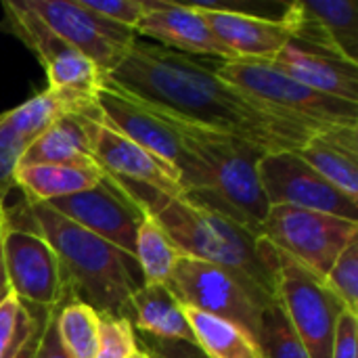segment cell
<instances>
[{"mask_svg": "<svg viewBox=\"0 0 358 358\" xmlns=\"http://www.w3.org/2000/svg\"><path fill=\"white\" fill-rule=\"evenodd\" d=\"M145 10L134 29L136 38H153L162 48L180 55L214 57L216 61H231L229 52L218 44L210 25L193 4L170 0H143Z\"/></svg>", "mask_w": 358, "mask_h": 358, "instance_id": "obj_18", "label": "cell"}, {"mask_svg": "<svg viewBox=\"0 0 358 358\" xmlns=\"http://www.w3.org/2000/svg\"><path fill=\"white\" fill-rule=\"evenodd\" d=\"M210 25L218 44L231 59L273 61L289 42L281 19H271L224 4H193Z\"/></svg>", "mask_w": 358, "mask_h": 358, "instance_id": "obj_17", "label": "cell"}, {"mask_svg": "<svg viewBox=\"0 0 358 358\" xmlns=\"http://www.w3.org/2000/svg\"><path fill=\"white\" fill-rule=\"evenodd\" d=\"M279 19L292 42L358 65L357 0H296Z\"/></svg>", "mask_w": 358, "mask_h": 358, "instance_id": "obj_14", "label": "cell"}, {"mask_svg": "<svg viewBox=\"0 0 358 358\" xmlns=\"http://www.w3.org/2000/svg\"><path fill=\"white\" fill-rule=\"evenodd\" d=\"M4 15L19 40L36 55L48 80V92L61 99L67 113H78L92 103L105 73L82 52L55 36L23 0L2 2Z\"/></svg>", "mask_w": 358, "mask_h": 358, "instance_id": "obj_6", "label": "cell"}, {"mask_svg": "<svg viewBox=\"0 0 358 358\" xmlns=\"http://www.w3.org/2000/svg\"><path fill=\"white\" fill-rule=\"evenodd\" d=\"M4 222H6V208H4V203L0 201V229L4 227Z\"/></svg>", "mask_w": 358, "mask_h": 358, "instance_id": "obj_38", "label": "cell"}, {"mask_svg": "<svg viewBox=\"0 0 358 358\" xmlns=\"http://www.w3.org/2000/svg\"><path fill=\"white\" fill-rule=\"evenodd\" d=\"M180 256L182 254L170 241L166 231L145 214L134 237V262L138 266L141 281L149 285H166Z\"/></svg>", "mask_w": 358, "mask_h": 358, "instance_id": "obj_25", "label": "cell"}, {"mask_svg": "<svg viewBox=\"0 0 358 358\" xmlns=\"http://www.w3.org/2000/svg\"><path fill=\"white\" fill-rule=\"evenodd\" d=\"M44 317H46V310H42V313H40V317H38V321H36V327H34L31 336L27 338V342L23 344V348L19 350V355H17L15 358H34L36 346H38V340H40V334H42Z\"/></svg>", "mask_w": 358, "mask_h": 358, "instance_id": "obj_36", "label": "cell"}, {"mask_svg": "<svg viewBox=\"0 0 358 358\" xmlns=\"http://www.w3.org/2000/svg\"><path fill=\"white\" fill-rule=\"evenodd\" d=\"M279 254L277 304L310 358H331L336 327L346 306L323 279Z\"/></svg>", "mask_w": 358, "mask_h": 358, "instance_id": "obj_8", "label": "cell"}, {"mask_svg": "<svg viewBox=\"0 0 358 358\" xmlns=\"http://www.w3.org/2000/svg\"><path fill=\"white\" fill-rule=\"evenodd\" d=\"M325 285L346 306V310L358 315V237L336 258L325 277Z\"/></svg>", "mask_w": 358, "mask_h": 358, "instance_id": "obj_29", "label": "cell"}, {"mask_svg": "<svg viewBox=\"0 0 358 358\" xmlns=\"http://www.w3.org/2000/svg\"><path fill=\"white\" fill-rule=\"evenodd\" d=\"M128 358H149V355H147L143 348H136V350H134V352H132Z\"/></svg>", "mask_w": 358, "mask_h": 358, "instance_id": "obj_39", "label": "cell"}, {"mask_svg": "<svg viewBox=\"0 0 358 358\" xmlns=\"http://www.w3.org/2000/svg\"><path fill=\"white\" fill-rule=\"evenodd\" d=\"M46 206L134 260V237L145 214L107 176L94 189L48 201Z\"/></svg>", "mask_w": 358, "mask_h": 358, "instance_id": "obj_16", "label": "cell"}, {"mask_svg": "<svg viewBox=\"0 0 358 358\" xmlns=\"http://www.w3.org/2000/svg\"><path fill=\"white\" fill-rule=\"evenodd\" d=\"M136 348L138 338L126 319L99 315V344L94 358H128Z\"/></svg>", "mask_w": 358, "mask_h": 358, "instance_id": "obj_30", "label": "cell"}, {"mask_svg": "<svg viewBox=\"0 0 358 358\" xmlns=\"http://www.w3.org/2000/svg\"><path fill=\"white\" fill-rule=\"evenodd\" d=\"M107 178L166 231L182 256L231 273L264 308L277 302L279 254L264 237L197 208L180 195H166L113 176Z\"/></svg>", "mask_w": 358, "mask_h": 358, "instance_id": "obj_2", "label": "cell"}, {"mask_svg": "<svg viewBox=\"0 0 358 358\" xmlns=\"http://www.w3.org/2000/svg\"><path fill=\"white\" fill-rule=\"evenodd\" d=\"M166 120L178 130L185 147L178 170L180 197L260 235L271 208L258 178L264 151L227 134Z\"/></svg>", "mask_w": 358, "mask_h": 358, "instance_id": "obj_3", "label": "cell"}, {"mask_svg": "<svg viewBox=\"0 0 358 358\" xmlns=\"http://www.w3.org/2000/svg\"><path fill=\"white\" fill-rule=\"evenodd\" d=\"M57 331L71 358H94L99 344V315L84 302L69 300L57 306Z\"/></svg>", "mask_w": 358, "mask_h": 358, "instance_id": "obj_26", "label": "cell"}, {"mask_svg": "<svg viewBox=\"0 0 358 358\" xmlns=\"http://www.w3.org/2000/svg\"><path fill=\"white\" fill-rule=\"evenodd\" d=\"M10 294L8 281H6V271H4V258H2V239H0V300Z\"/></svg>", "mask_w": 358, "mask_h": 358, "instance_id": "obj_37", "label": "cell"}, {"mask_svg": "<svg viewBox=\"0 0 358 358\" xmlns=\"http://www.w3.org/2000/svg\"><path fill=\"white\" fill-rule=\"evenodd\" d=\"M122 319L132 325L134 334L155 340L195 344L185 310L166 285L141 283L128 298Z\"/></svg>", "mask_w": 358, "mask_h": 358, "instance_id": "obj_21", "label": "cell"}, {"mask_svg": "<svg viewBox=\"0 0 358 358\" xmlns=\"http://www.w3.org/2000/svg\"><path fill=\"white\" fill-rule=\"evenodd\" d=\"M34 164L96 166V162L90 155L88 136L76 113L61 115L25 149L19 166Z\"/></svg>", "mask_w": 358, "mask_h": 358, "instance_id": "obj_23", "label": "cell"}, {"mask_svg": "<svg viewBox=\"0 0 358 358\" xmlns=\"http://www.w3.org/2000/svg\"><path fill=\"white\" fill-rule=\"evenodd\" d=\"M296 153L336 189L358 199V126H327Z\"/></svg>", "mask_w": 358, "mask_h": 358, "instance_id": "obj_20", "label": "cell"}, {"mask_svg": "<svg viewBox=\"0 0 358 358\" xmlns=\"http://www.w3.org/2000/svg\"><path fill=\"white\" fill-rule=\"evenodd\" d=\"M258 178L268 206H292L358 222V199L348 197L315 172L296 151L264 153Z\"/></svg>", "mask_w": 358, "mask_h": 358, "instance_id": "obj_11", "label": "cell"}, {"mask_svg": "<svg viewBox=\"0 0 358 358\" xmlns=\"http://www.w3.org/2000/svg\"><path fill=\"white\" fill-rule=\"evenodd\" d=\"M256 342L260 358H310L277 302L262 310Z\"/></svg>", "mask_w": 358, "mask_h": 358, "instance_id": "obj_27", "label": "cell"}, {"mask_svg": "<svg viewBox=\"0 0 358 358\" xmlns=\"http://www.w3.org/2000/svg\"><path fill=\"white\" fill-rule=\"evenodd\" d=\"M90 111L103 124L162 159L178 176V170L185 162V147L178 130L164 115L120 90L107 78L96 88Z\"/></svg>", "mask_w": 358, "mask_h": 358, "instance_id": "obj_13", "label": "cell"}, {"mask_svg": "<svg viewBox=\"0 0 358 358\" xmlns=\"http://www.w3.org/2000/svg\"><path fill=\"white\" fill-rule=\"evenodd\" d=\"M8 289L23 304L50 310L63 304V277L52 248L36 231L4 222L0 229Z\"/></svg>", "mask_w": 358, "mask_h": 358, "instance_id": "obj_12", "label": "cell"}, {"mask_svg": "<svg viewBox=\"0 0 358 358\" xmlns=\"http://www.w3.org/2000/svg\"><path fill=\"white\" fill-rule=\"evenodd\" d=\"M34 358H71L65 352L61 338H59V331H57V306L46 310L42 334H40Z\"/></svg>", "mask_w": 358, "mask_h": 358, "instance_id": "obj_35", "label": "cell"}, {"mask_svg": "<svg viewBox=\"0 0 358 358\" xmlns=\"http://www.w3.org/2000/svg\"><path fill=\"white\" fill-rule=\"evenodd\" d=\"M25 212L34 231L46 239L57 256L63 302L78 300L96 315L122 317L128 298L143 283L136 262L46 203L27 201Z\"/></svg>", "mask_w": 358, "mask_h": 358, "instance_id": "obj_4", "label": "cell"}, {"mask_svg": "<svg viewBox=\"0 0 358 358\" xmlns=\"http://www.w3.org/2000/svg\"><path fill=\"white\" fill-rule=\"evenodd\" d=\"M23 4L55 36L90 59L105 76L126 59L138 40L132 29L94 15L80 0H23Z\"/></svg>", "mask_w": 358, "mask_h": 358, "instance_id": "obj_10", "label": "cell"}, {"mask_svg": "<svg viewBox=\"0 0 358 358\" xmlns=\"http://www.w3.org/2000/svg\"><path fill=\"white\" fill-rule=\"evenodd\" d=\"M105 178L99 166H63V164H34L19 166L15 172V187L25 193L29 203H48L67 195L94 189Z\"/></svg>", "mask_w": 358, "mask_h": 358, "instance_id": "obj_22", "label": "cell"}, {"mask_svg": "<svg viewBox=\"0 0 358 358\" xmlns=\"http://www.w3.org/2000/svg\"><path fill=\"white\" fill-rule=\"evenodd\" d=\"M260 235L277 252L325 281L336 258L358 237V222L292 206H273Z\"/></svg>", "mask_w": 358, "mask_h": 358, "instance_id": "obj_7", "label": "cell"}, {"mask_svg": "<svg viewBox=\"0 0 358 358\" xmlns=\"http://www.w3.org/2000/svg\"><path fill=\"white\" fill-rule=\"evenodd\" d=\"M76 115L80 117L88 136L92 159L107 176L145 185L166 195H180L176 172L136 143L128 141L126 136L103 124L90 111V105Z\"/></svg>", "mask_w": 358, "mask_h": 358, "instance_id": "obj_15", "label": "cell"}, {"mask_svg": "<svg viewBox=\"0 0 358 358\" xmlns=\"http://www.w3.org/2000/svg\"><path fill=\"white\" fill-rule=\"evenodd\" d=\"M31 143L13 128L6 115H0V201L15 189V172L19 168L21 155Z\"/></svg>", "mask_w": 358, "mask_h": 358, "instance_id": "obj_31", "label": "cell"}, {"mask_svg": "<svg viewBox=\"0 0 358 358\" xmlns=\"http://www.w3.org/2000/svg\"><path fill=\"white\" fill-rule=\"evenodd\" d=\"M44 308L23 304L17 296L8 294L0 300V358H15Z\"/></svg>", "mask_w": 358, "mask_h": 358, "instance_id": "obj_28", "label": "cell"}, {"mask_svg": "<svg viewBox=\"0 0 358 358\" xmlns=\"http://www.w3.org/2000/svg\"><path fill=\"white\" fill-rule=\"evenodd\" d=\"M80 4L88 10H92L94 15L115 23V25H122V27H128V29H136L141 17H143V10H145V4L143 0H80Z\"/></svg>", "mask_w": 358, "mask_h": 358, "instance_id": "obj_32", "label": "cell"}, {"mask_svg": "<svg viewBox=\"0 0 358 358\" xmlns=\"http://www.w3.org/2000/svg\"><path fill=\"white\" fill-rule=\"evenodd\" d=\"M357 338H358V315L344 310L338 327H336V340L331 358H357Z\"/></svg>", "mask_w": 358, "mask_h": 358, "instance_id": "obj_34", "label": "cell"}, {"mask_svg": "<svg viewBox=\"0 0 358 358\" xmlns=\"http://www.w3.org/2000/svg\"><path fill=\"white\" fill-rule=\"evenodd\" d=\"M182 310L195 344L208 358H260L258 342L239 325L195 308Z\"/></svg>", "mask_w": 358, "mask_h": 358, "instance_id": "obj_24", "label": "cell"}, {"mask_svg": "<svg viewBox=\"0 0 358 358\" xmlns=\"http://www.w3.org/2000/svg\"><path fill=\"white\" fill-rule=\"evenodd\" d=\"M271 63L321 94L358 105V65L355 63L300 46L292 40Z\"/></svg>", "mask_w": 358, "mask_h": 358, "instance_id": "obj_19", "label": "cell"}, {"mask_svg": "<svg viewBox=\"0 0 358 358\" xmlns=\"http://www.w3.org/2000/svg\"><path fill=\"white\" fill-rule=\"evenodd\" d=\"M149 358H208L197 344L193 342H168V340H155L149 336H141V346Z\"/></svg>", "mask_w": 358, "mask_h": 358, "instance_id": "obj_33", "label": "cell"}, {"mask_svg": "<svg viewBox=\"0 0 358 358\" xmlns=\"http://www.w3.org/2000/svg\"><path fill=\"white\" fill-rule=\"evenodd\" d=\"M105 78L166 117L245 141L264 153L298 151L323 130L254 103L203 61L141 40Z\"/></svg>", "mask_w": 358, "mask_h": 358, "instance_id": "obj_1", "label": "cell"}, {"mask_svg": "<svg viewBox=\"0 0 358 358\" xmlns=\"http://www.w3.org/2000/svg\"><path fill=\"white\" fill-rule=\"evenodd\" d=\"M166 287L180 306L227 319L258 340L264 306L231 273L197 258L180 256Z\"/></svg>", "mask_w": 358, "mask_h": 358, "instance_id": "obj_9", "label": "cell"}, {"mask_svg": "<svg viewBox=\"0 0 358 358\" xmlns=\"http://www.w3.org/2000/svg\"><path fill=\"white\" fill-rule=\"evenodd\" d=\"M214 73L254 103L319 128L358 126V105L321 94L283 73L271 61H216Z\"/></svg>", "mask_w": 358, "mask_h": 358, "instance_id": "obj_5", "label": "cell"}]
</instances>
